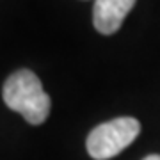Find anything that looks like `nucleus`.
<instances>
[{"instance_id": "nucleus-1", "label": "nucleus", "mask_w": 160, "mask_h": 160, "mask_svg": "<svg viewBox=\"0 0 160 160\" xmlns=\"http://www.w3.org/2000/svg\"><path fill=\"white\" fill-rule=\"evenodd\" d=\"M4 102L9 109L16 110L30 125L45 123L50 114V96L45 92L41 80L30 69H20L4 84Z\"/></svg>"}, {"instance_id": "nucleus-2", "label": "nucleus", "mask_w": 160, "mask_h": 160, "mask_svg": "<svg viewBox=\"0 0 160 160\" xmlns=\"http://www.w3.org/2000/svg\"><path fill=\"white\" fill-rule=\"evenodd\" d=\"M141 132L135 118H118L98 125L87 135V153L94 160H109L126 149Z\"/></svg>"}, {"instance_id": "nucleus-3", "label": "nucleus", "mask_w": 160, "mask_h": 160, "mask_svg": "<svg viewBox=\"0 0 160 160\" xmlns=\"http://www.w3.org/2000/svg\"><path fill=\"white\" fill-rule=\"evenodd\" d=\"M133 6L135 0H94L92 7L94 29L105 36L118 32Z\"/></svg>"}, {"instance_id": "nucleus-4", "label": "nucleus", "mask_w": 160, "mask_h": 160, "mask_svg": "<svg viewBox=\"0 0 160 160\" xmlns=\"http://www.w3.org/2000/svg\"><path fill=\"white\" fill-rule=\"evenodd\" d=\"M144 160H160V155H148Z\"/></svg>"}]
</instances>
